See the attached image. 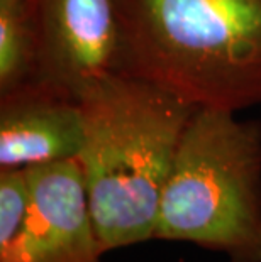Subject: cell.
<instances>
[{"label": "cell", "instance_id": "6da1fadb", "mask_svg": "<svg viewBox=\"0 0 261 262\" xmlns=\"http://www.w3.org/2000/svg\"><path fill=\"white\" fill-rule=\"evenodd\" d=\"M119 73L193 108L261 105V0H114Z\"/></svg>", "mask_w": 261, "mask_h": 262}, {"label": "cell", "instance_id": "7a4b0ae2", "mask_svg": "<svg viewBox=\"0 0 261 262\" xmlns=\"http://www.w3.org/2000/svg\"><path fill=\"white\" fill-rule=\"evenodd\" d=\"M78 102V163L104 252L153 241L176 147L197 108L124 73L97 81Z\"/></svg>", "mask_w": 261, "mask_h": 262}, {"label": "cell", "instance_id": "3957f363", "mask_svg": "<svg viewBox=\"0 0 261 262\" xmlns=\"http://www.w3.org/2000/svg\"><path fill=\"white\" fill-rule=\"evenodd\" d=\"M153 241L261 262V120L197 108L176 147Z\"/></svg>", "mask_w": 261, "mask_h": 262}, {"label": "cell", "instance_id": "277c9868", "mask_svg": "<svg viewBox=\"0 0 261 262\" xmlns=\"http://www.w3.org/2000/svg\"><path fill=\"white\" fill-rule=\"evenodd\" d=\"M34 37L31 81L78 98L119 73L114 0H26Z\"/></svg>", "mask_w": 261, "mask_h": 262}, {"label": "cell", "instance_id": "5b68a950", "mask_svg": "<svg viewBox=\"0 0 261 262\" xmlns=\"http://www.w3.org/2000/svg\"><path fill=\"white\" fill-rule=\"evenodd\" d=\"M31 206L24 232L0 262H104L78 159L26 168Z\"/></svg>", "mask_w": 261, "mask_h": 262}, {"label": "cell", "instance_id": "8992f818", "mask_svg": "<svg viewBox=\"0 0 261 262\" xmlns=\"http://www.w3.org/2000/svg\"><path fill=\"white\" fill-rule=\"evenodd\" d=\"M83 142L78 98L34 81L0 93V169L78 159Z\"/></svg>", "mask_w": 261, "mask_h": 262}, {"label": "cell", "instance_id": "52a82bcc", "mask_svg": "<svg viewBox=\"0 0 261 262\" xmlns=\"http://www.w3.org/2000/svg\"><path fill=\"white\" fill-rule=\"evenodd\" d=\"M34 37L26 0H0V93L31 81Z\"/></svg>", "mask_w": 261, "mask_h": 262}, {"label": "cell", "instance_id": "ba28073f", "mask_svg": "<svg viewBox=\"0 0 261 262\" xmlns=\"http://www.w3.org/2000/svg\"><path fill=\"white\" fill-rule=\"evenodd\" d=\"M31 206L26 168L0 169V254L7 252L24 232Z\"/></svg>", "mask_w": 261, "mask_h": 262}]
</instances>
